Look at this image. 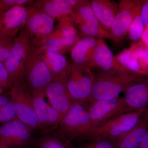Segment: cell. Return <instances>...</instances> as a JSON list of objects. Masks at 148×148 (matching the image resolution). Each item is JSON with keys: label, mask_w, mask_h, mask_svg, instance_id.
I'll use <instances>...</instances> for the list:
<instances>
[{"label": "cell", "mask_w": 148, "mask_h": 148, "mask_svg": "<svg viewBox=\"0 0 148 148\" xmlns=\"http://www.w3.org/2000/svg\"><path fill=\"white\" fill-rule=\"evenodd\" d=\"M88 110L95 127L112 118L131 112L124 98L119 96L112 99L90 101L88 103Z\"/></svg>", "instance_id": "12"}, {"label": "cell", "mask_w": 148, "mask_h": 148, "mask_svg": "<svg viewBox=\"0 0 148 148\" xmlns=\"http://www.w3.org/2000/svg\"><path fill=\"white\" fill-rule=\"evenodd\" d=\"M146 77L133 74L113 75L98 72L95 79L90 101L107 100L119 97L132 85L141 82Z\"/></svg>", "instance_id": "1"}, {"label": "cell", "mask_w": 148, "mask_h": 148, "mask_svg": "<svg viewBox=\"0 0 148 148\" xmlns=\"http://www.w3.org/2000/svg\"><path fill=\"white\" fill-rule=\"evenodd\" d=\"M141 14L144 24L148 27V0L145 1L142 5Z\"/></svg>", "instance_id": "33"}, {"label": "cell", "mask_w": 148, "mask_h": 148, "mask_svg": "<svg viewBox=\"0 0 148 148\" xmlns=\"http://www.w3.org/2000/svg\"><path fill=\"white\" fill-rule=\"evenodd\" d=\"M3 88H2L1 87V86H0V95L3 94Z\"/></svg>", "instance_id": "38"}, {"label": "cell", "mask_w": 148, "mask_h": 148, "mask_svg": "<svg viewBox=\"0 0 148 148\" xmlns=\"http://www.w3.org/2000/svg\"><path fill=\"white\" fill-rule=\"evenodd\" d=\"M28 12L24 6L12 8L3 14L0 24V32L16 37L26 26Z\"/></svg>", "instance_id": "17"}, {"label": "cell", "mask_w": 148, "mask_h": 148, "mask_svg": "<svg viewBox=\"0 0 148 148\" xmlns=\"http://www.w3.org/2000/svg\"><path fill=\"white\" fill-rule=\"evenodd\" d=\"M45 93L51 106L59 114L61 121L73 102L66 86L63 73L56 77L47 86L45 90Z\"/></svg>", "instance_id": "15"}, {"label": "cell", "mask_w": 148, "mask_h": 148, "mask_svg": "<svg viewBox=\"0 0 148 148\" xmlns=\"http://www.w3.org/2000/svg\"><path fill=\"white\" fill-rule=\"evenodd\" d=\"M16 119V109L13 102L10 101L5 106L0 108V123H7Z\"/></svg>", "instance_id": "30"}, {"label": "cell", "mask_w": 148, "mask_h": 148, "mask_svg": "<svg viewBox=\"0 0 148 148\" xmlns=\"http://www.w3.org/2000/svg\"><path fill=\"white\" fill-rule=\"evenodd\" d=\"M11 101L10 97L2 94L0 95V108L5 106Z\"/></svg>", "instance_id": "35"}, {"label": "cell", "mask_w": 148, "mask_h": 148, "mask_svg": "<svg viewBox=\"0 0 148 148\" xmlns=\"http://www.w3.org/2000/svg\"><path fill=\"white\" fill-rule=\"evenodd\" d=\"M62 73L72 101L89 103L95 79L92 69L71 62Z\"/></svg>", "instance_id": "4"}, {"label": "cell", "mask_w": 148, "mask_h": 148, "mask_svg": "<svg viewBox=\"0 0 148 148\" xmlns=\"http://www.w3.org/2000/svg\"><path fill=\"white\" fill-rule=\"evenodd\" d=\"M81 37H91L100 39H110L109 36L101 27L95 17L90 1H86L71 15Z\"/></svg>", "instance_id": "11"}, {"label": "cell", "mask_w": 148, "mask_h": 148, "mask_svg": "<svg viewBox=\"0 0 148 148\" xmlns=\"http://www.w3.org/2000/svg\"><path fill=\"white\" fill-rule=\"evenodd\" d=\"M89 67L92 70L110 75L134 74L119 64L104 39H102L98 40Z\"/></svg>", "instance_id": "14"}, {"label": "cell", "mask_w": 148, "mask_h": 148, "mask_svg": "<svg viewBox=\"0 0 148 148\" xmlns=\"http://www.w3.org/2000/svg\"><path fill=\"white\" fill-rule=\"evenodd\" d=\"M124 98L131 112L148 108V78L128 88L125 91Z\"/></svg>", "instance_id": "20"}, {"label": "cell", "mask_w": 148, "mask_h": 148, "mask_svg": "<svg viewBox=\"0 0 148 148\" xmlns=\"http://www.w3.org/2000/svg\"><path fill=\"white\" fill-rule=\"evenodd\" d=\"M72 10H74L79 7L85 2L86 0H68Z\"/></svg>", "instance_id": "34"}, {"label": "cell", "mask_w": 148, "mask_h": 148, "mask_svg": "<svg viewBox=\"0 0 148 148\" xmlns=\"http://www.w3.org/2000/svg\"><path fill=\"white\" fill-rule=\"evenodd\" d=\"M36 148H75L71 141L60 135H44L35 140Z\"/></svg>", "instance_id": "24"}, {"label": "cell", "mask_w": 148, "mask_h": 148, "mask_svg": "<svg viewBox=\"0 0 148 148\" xmlns=\"http://www.w3.org/2000/svg\"><path fill=\"white\" fill-rule=\"evenodd\" d=\"M32 130L15 119L0 127V148H22L31 143Z\"/></svg>", "instance_id": "13"}, {"label": "cell", "mask_w": 148, "mask_h": 148, "mask_svg": "<svg viewBox=\"0 0 148 148\" xmlns=\"http://www.w3.org/2000/svg\"><path fill=\"white\" fill-rule=\"evenodd\" d=\"M140 41L148 47V27L145 26Z\"/></svg>", "instance_id": "36"}, {"label": "cell", "mask_w": 148, "mask_h": 148, "mask_svg": "<svg viewBox=\"0 0 148 148\" xmlns=\"http://www.w3.org/2000/svg\"><path fill=\"white\" fill-rule=\"evenodd\" d=\"M33 5L58 21L73 13L68 0H38L34 1Z\"/></svg>", "instance_id": "22"}, {"label": "cell", "mask_w": 148, "mask_h": 148, "mask_svg": "<svg viewBox=\"0 0 148 148\" xmlns=\"http://www.w3.org/2000/svg\"><path fill=\"white\" fill-rule=\"evenodd\" d=\"M36 49L43 60L55 77L64 71L68 63L63 54L50 50L44 45Z\"/></svg>", "instance_id": "23"}, {"label": "cell", "mask_w": 148, "mask_h": 148, "mask_svg": "<svg viewBox=\"0 0 148 148\" xmlns=\"http://www.w3.org/2000/svg\"><path fill=\"white\" fill-rule=\"evenodd\" d=\"M142 7V6L137 11L132 24L127 32V36L129 39L134 43L140 41L145 27L141 16Z\"/></svg>", "instance_id": "26"}, {"label": "cell", "mask_w": 148, "mask_h": 148, "mask_svg": "<svg viewBox=\"0 0 148 148\" xmlns=\"http://www.w3.org/2000/svg\"><path fill=\"white\" fill-rule=\"evenodd\" d=\"M88 103L73 101L71 106L58 125L61 137L70 141L82 138L95 127L88 110Z\"/></svg>", "instance_id": "2"}, {"label": "cell", "mask_w": 148, "mask_h": 148, "mask_svg": "<svg viewBox=\"0 0 148 148\" xmlns=\"http://www.w3.org/2000/svg\"><path fill=\"white\" fill-rule=\"evenodd\" d=\"M32 0H0V13L3 14L10 9L17 6L33 4Z\"/></svg>", "instance_id": "31"}, {"label": "cell", "mask_w": 148, "mask_h": 148, "mask_svg": "<svg viewBox=\"0 0 148 148\" xmlns=\"http://www.w3.org/2000/svg\"><path fill=\"white\" fill-rule=\"evenodd\" d=\"M148 109L132 111L112 118L91 130L81 140L86 141L96 138H108L116 140L134 128Z\"/></svg>", "instance_id": "3"}, {"label": "cell", "mask_w": 148, "mask_h": 148, "mask_svg": "<svg viewBox=\"0 0 148 148\" xmlns=\"http://www.w3.org/2000/svg\"><path fill=\"white\" fill-rule=\"evenodd\" d=\"M120 64L132 73L145 77L138 58L130 49H125L116 56Z\"/></svg>", "instance_id": "25"}, {"label": "cell", "mask_w": 148, "mask_h": 148, "mask_svg": "<svg viewBox=\"0 0 148 148\" xmlns=\"http://www.w3.org/2000/svg\"><path fill=\"white\" fill-rule=\"evenodd\" d=\"M16 38L0 32V62L4 63L8 57Z\"/></svg>", "instance_id": "28"}, {"label": "cell", "mask_w": 148, "mask_h": 148, "mask_svg": "<svg viewBox=\"0 0 148 148\" xmlns=\"http://www.w3.org/2000/svg\"><path fill=\"white\" fill-rule=\"evenodd\" d=\"M81 148H116V140L108 138H98L86 140Z\"/></svg>", "instance_id": "29"}, {"label": "cell", "mask_w": 148, "mask_h": 148, "mask_svg": "<svg viewBox=\"0 0 148 148\" xmlns=\"http://www.w3.org/2000/svg\"><path fill=\"white\" fill-rule=\"evenodd\" d=\"M9 89L11 101L16 109V119L33 130L39 129L31 93L24 81L14 82Z\"/></svg>", "instance_id": "7"}, {"label": "cell", "mask_w": 148, "mask_h": 148, "mask_svg": "<svg viewBox=\"0 0 148 148\" xmlns=\"http://www.w3.org/2000/svg\"><path fill=\"white\" fill-rule=\"evenodd\" d=\"M130 49L137 58L145 77L148 76V47L139 41L132 44Z\"/></svg>", "instance_id": "27"}, {"label": "cell", "mask_w": 148, "mask_h": 148, "mask_svg": "<svg viewBox=\"0 0 148 148\" xmlns=\"http://www.w3.org/2000/svg\"><path fill=\"white\" fill-rule=\"evenodd\" d=\"M138 148H148V130Z\"/></svg>", "instance_id": "37"}, {"label": "cell", "mask_w": 148, "mask_h": 148, "mask_svg": "<svg viewBox=\"0 0 148 148\" xmlns=\"http://www.w3.org/2000/svg\"><path fill=\"white\" fill-rule=\"evenodd\" d=\"M35 112L38 121L39 129L49 131L58 127L61 118L58 112L45 100V91L30 92Z\"/></svg>", "instance_id": "16"}, {"label": "cell", "mask_w": 148, "mask_h": 148, "mask_svg": "<svg viewBox=\"0 0 148 148\" xmlns=\"http://www.w3.org/2000/svg\"><path fill=\"white\" fill-rule=\"evenodd\" d=\"M3 14L0 13V24H1V21L2 17Z\"/></svg>", "instance_id": "39"}, {"label": "cell", "mask_w": 148, "mask_h": 148, "mask_svg": "<svg viewBox=\"0 0 148 148\" xmlns=\"http://www.w3.org/2000/svg\"><path fill=\"white\" fill-rule=\"evenodd\" d=\"M0 86L3 89L10 87L8 73L4 63L0 62Z\"/></svg>", "instance_id": "32"}, {"label": "cell", "mask_w": 148, "mask_h": 148, "mask_svg": "<svg viewBox=\"0 0 148 148\" xmlns=\"http://www.w3.org/2000/svg\"><path fill=\"white\" fill-rule=\"evenodd\" d=\"M90 4L102 29L109 35L117 14L118 4L110 0H92Z\"/></svg>", "instance_id": "18"}, {"label": "cell", "mask_w": 148, "mask_h": 148, "mask_svg": "<svg viewBox=\"0 0 148 148\" xmlns=\"http://www.w3.org/2000/svg\"><path fill=\"white\" fill-rule=\"evenodd\" d=\"M55 77L37 49L31 44L24 69V82L29 92L45 91Z\"/></svg>", "instance_id": "5"}, {"label": "cell", "mask_w": 148, "mask_h": 148, "mask_svg": "<svg viewBox=\"0 0 148 148\" xmlns=\"http://www.w3.org/2000/svg\"><path fill=\"white\" fill-rule=\"evenodd\" d=\"M31 44L29 33L24 27L16 36L9 55L4 62L10 87L14 82L24 81L25 64Z\"/></svg>", "instance_id": "6"}, {"label": "cell", "mask_w": 148, "mask_h": 148, "mask_svg": "<svg viewBox=\"0 0 148 148\" xmlns=\"http://www.w3.org/2000/svg\"><path fill=\"white\" fill-rule=\"evenodd\" d=\"M98 40L93 37H82L70 51L72 62L78 66L89 67Z\"/></svg>", "instance_id": "19"}, {"label": "cell", "mask_w": 148, "mask_h": 148, "mask_svg": "<svg viewBox=\"0 0 148 148\" xmlns=\"http://www.w3.org/2000/svg\"><path fill=\"white\" fill-rule=\"evenodd\" d=\"M148 130V109L134 128L116 140V148H138Z\"/></svg>", "instance_id": "21"}, {"label": "cell", "mask_w": 148, "mask_h": 148, "mask_svg": "<svg viewBox=\"0 0 148 148\" xmlns=\"http://www.w3.org/2000/svg\"><path fill=\"white\" fill-rule=\"evenodd\" d=\"M81 37L71 16H67L59 21L45 45L51 50L64 54L71 51Z\"/></svg>", "instance_id": "9"}, {"label": "cell", "mask_w": 148, "mask_h": 148, "mask_svg": "<svg viewBox=\"0 0 148 148\" xmlns=\"http://www.w3.org/2000/svg\"><path fill=\"white\" fill-rule=\"evenodd\" d=\"M27 9L28 17L25 27L31 44L37 48L44 45L53 33L55 18L33 5Z\"/></svg>", "instance_id": "8"}, {"label": "cell", "mask_w": 148, "mask_h": 148, "mask_svg": "<svg viewBox=\"0 0 148 148\" xmlns=\"http://www.w3.org/2000/svg\"><path fill=\"white\" fill-rule=\"evenodd\" d=\"M145 1L121 0L116 17L109 32L110 39L116 42H121L127 32L138 9Z\"/></svg>", "instance_id": "10"}]
</instances>
